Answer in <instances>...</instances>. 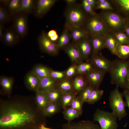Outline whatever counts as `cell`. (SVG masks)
<instances>
[{"label": "cell", "instance_id": "30", "mask_svg": "<svg viewBox=\"0 0 129 129\" xmlns=\"http://www.w3.org/2000/svg\"><path fill=\"white\" fill-rule=\"evenodd\" d=\"M117 51L119 59L127 60L129 58V45L122 44L118 42Z\"/></svg>", "mask_w": 129, "mask_h": 129}, {"label": "cell", "instance_id": "10", "mask_svg": "<svg viewBox=\"0 0 129 129\" xmlns=\"http://www.w3.org/2000/svg\"><path fill=\"white\" fill-rule=\"evenodd\" d=\"M26 14L23 13L17 16L14 20L13 27L20 38H23L27 34L28 20Z\"/></svg>", "mask_w": 129, "mask_h": 129}, {"label": "cell", "instance_id": "11", "mask_svg": "<svg viewBox=\"0 0 129 129\" xmlns=\"http://www.w3.org/2000/svg\"><path fill=\"white\" fill-rule=\"evenodd\" d=\"M105 73L94 68L90 72L85 74V78L89 85L94 89L99 88Z\"/></svg>", "mask_w": 129, "mask_h": 129}, {"label": "cell", "instance_id": "21", "mask_svg": "<svg viewBox=\"0 0 129 129\" xmlns=\"http://www.w3.org/2000/svg\"><path fill=\"white\" fill-rule=\"evenodd\" d=\"M91 39L92 47V54L97 53L106 48L104 37L98 36L91 37Z\"/></svg>", "mask_w": 129, "mask_h": 129}, {"label": "cell", "instance_id": "33", "mask_svg": "<svg viewBox=\"0 0 129 129\" xmlns=\"http://www.w3.org/2000/svg\"><path fill=\"white\" fill-rule=\"evenodd\" d=\"M103 93L102 90L99 88L94 89L87 103L90 104H94L101 99Z\"/></svg>", "mask_w": 129, "mask_h": 129}, {"label": "cell", "instance_id": "18", "mask_svg": "<svg viewBox=\"0 0 129 129\" xmlns=\"http://www.w3.org/2000/svg\"><path fill=\"white\" fill-rule=\"evenodd\" d=\"M63 48L73 63H79L83 59L75 44L70 43Z\"/></svg>", "mask_w": 129, "mask_h": 129}, {"label": "cell", "instance_id": "3", "mask_svg": "<svg viewBox=\"0 0 129 129\" xmlns=\"http://www.w3.org/2000/svg\"><path fill=\"white\" fill-rule=\"evenodd\" d=\"M118 87L116 86L111 92L109 102L112 112L117 117L119 120H120L127 115L125 108L127 106L126 102L124 101L123 94L119 91Z\"/></svg>", "mask_w": 129, "mask_h": 129}, {"label": "cell", "instance_id": "46", "mask_svg": "<svg viewBox=\"0 0 129 129\" xmlns=\"http://www.w3.org/2000/svg\"><path fill=\"white\" fill-rule=\"evenodd\" d=\"M123 94L125 97L127 106L129 109V91L126 89H125Z\"/></svg>", "mask_w": 129, "mask_h": 129}, {"label": "cell", "instance_id": "44", "mask_svg": "<svg viewBox=\"0 0 129 129\" xmlns=\"http://www.w3.org/2000/svg\"><path fill=\"white\" fill-rule=\"evenodd\" d=\"M65 73L61 71L51 70L50 76L54 79H61L65 75Z\"/></svg>", "mask_w": 129, "mask_h": 129}, {"label": "cell", "instance_id": "47", "mask_svg": "<svg viewBox=\"0 0 129 129\" xmlns=\"http://www.w3.org/2000/svg\"><path fill=\"white\" fill-rule=\"evenodd\" d=\"M86 2L91 5L93 8H95L97 4V0H85Z\"/></svg>", "mask_w": 129, "mask_h": 129}, {"label": "cell", "instance_id": "37", "mask_svg": "<svg viewBox=\"0 0 129 129\" xmlns=\"http://www.w3.org/2000/svg\"><path fill=\"white\" fill-rule=\"evenodd\" d=\"M93 89L92 87L88 85L81 92L78 97L84 102H87Z\"/></svg>", "mask_w": 129, "mask_h": 129}, {"label": "cell", "instance_id": "27", "mask_svg": "<svg viewBox=\"0 0 129 129\" xmlns=\"http://www.w3.org/2000/svg\"><path fill=\"white\" fill-rule=\"evenodd\" d=\"M51 71L48 68L41 64L36 65L31 70L40 79L50 76Z\"/></svg>", "mask_w": 129, "mask_h": 129}, {"label": "cell", "instance_id": "15", "mask_svg": "<svg viewBox=\"0 0 129 129\" xmlns=\"http://www.w3.org/2000/svg\"><path fill=\"white\" fill-rule=\"evenodd\" d=\"M69 30L73 42L75 43L82 39L88 38L89 34L85 29L81 27H74L65 25Z\"/></svg>", "mask_w": 129, "mask_h": 129}, {"label": "cell", "instance_id": "39", "mask_svg": "<svg viewBox=\"0 0 129 129\" xmlns=\"http://www.w3.org/2000/svg\"><path fill=\"white\" fill-rule=\"evenodd\" d=\"M84 103L78 97H76L72 102L70 107L82 113Z\"/></svg>", "mask_w": 129, "mask_h": 129}, {"label": "cell", "instance_id": "2", "mask_svg": "<svg viewBox=\"0 0 129 129\" xmlns=\"http://www.w3.org/2000/svg\"><path fill=\"white\" fill-rule=\"evenodd\" d=\"M128 68V60L117 59L112 61L109 72L112 84L125 89Z\"/></svg>", "mask_w": 129, "mask_h": 129}, {"label": "cell", "instance_id": "32", "mask_svg": "<svg viewBox=\"0 0 129 129\" xmlns=\"http://www.w3.org/2000/svg\"><path fill=\"white\" fill-rule=\"evenodd\" d=\"M58 89L62 93L74 91L72 83L68 80H64L60 82L58 84Z\"/></svg>", "mask_w": 129, "mask_h": 129}, {"label": "cell", "instance_id": "23", "mask_svg": "<svg viewBox=\"0 0 129 129\" xmlns=\"http://www.w3.org/2000/svg\"><path fill=\"white\" fill-rule=\"evenodd\" d=\"M77 93L75 91L62 93L59 103L63 108L70 106L72 102L76 97Z\"/></svg>", "mask_w": 129, "mask_h": 129}, {"label": "cell", "instance_id": "38", "mask_svg": "<svg viewBox=\"0 0 129 129\" xmlns=\"http://www.w3.org/2000/svg\"><path fill=\"white\" fill-rule=\"evenodd\" d=\"M106 10H112L113 8L109 2L106 0H97V3L95 8Z\"/></svg>", "mask_w": 129, "mask_h": 129}, {"label": "cell", "instance_id": "25", "mask_svg": "<svg viewBox=\"0 0 129 129\" xmlns=\"http://www.w3.org/2000/svg\"><path fill=\"white\" fill-rule=\"evenodd\" d=\"M36 92V102L39 107L43 110L49 102L46 92L39 90Z\"/></svg>", "mask_w": 129, "mask_h": 129}, {"label": "cell", "instance_id": "16", "mask_svg": "<svg viewBox=\"0 0 129 129\" xmlns=\"http://www.w3.org/2000/svg\"><path fill=\"white\" fill-rule=\"evenodd\" d=\"M41 79L31 71L25 76L24 81L27 87L29 89L36 91L38 90L40 86Z\"/></svg>", "mask_w": 129, "mask_h": 129}, {"label": "cell", "instance_id": "17", "mask_svg": "<svg viewBox=\"0 0 129 129\" xmlns=\"http://www.w3.org/2000/svg\"><path fill=\"white\" fill-rule=\"evenodd\" d=\"M20 38L13 27H10L4 32L2 41L7 45L12 46L18 43Z\"/></svg>", "mask_w": 129, "mask_h": 129}, {"label": "cell", "instance_id": "35", "mask_svg": "<svg viewBox=\"0 0 129 129\" xmlns=\"http://www.w3.org/2000/svg\"><path fill=\"white\" fill-rule=\"evenodd\" d=\"M46 92L49 102H58L62 93L59 90L55 89Z\"/></svg>", "mask_w": 129, "mask_h": 129}, {"label": "cell", "instance_id": "5", "mask_svg": "<svg viewBox=\"0 0 129 129\" xmlns=\"http://www.w3.org/2000/svg\"><path fill=\"white\" fill-rule=\"evenodd\" d=\"M109 30L115 32L124 29L127 21L118 14L111 11L103 12L101 17Z\"/></svg>", "mask_w": 129, "mask_h": 129}, {"label": "cell", "instance_id": "50", "mask_svg": "<svg viewBox=\"0 0 129 129\" xmlns=\"http://www.w3.org/2000/svg\"><path fill=\"white\" fill-rule=\"evenodd\" d=\"M129 91V59L128 60V68L126 81V88L125 89Z\"/></svg>", "mask_w": 129, "mask_h": 129}, {"label": "cell", "instance_id": "53", "mask_svg": "<svg viewBox=\"0 0 129 129\" xmlns=\"http://www.w3.org/2000/svg\"><path fill=\"white\" fill-rule=\"evenodd\" d=\"M39 128L40 129H51L46 127L43 124H41Z\"/></svg>", "mask_w": 129, "mask_h": 129}, {"label": "cell", "instance_id": "48", "mask_svg": "<svg viewBox=\"0 0 129 129\" xmlns=\"http://www.w3.org/2000/svg\"><path fill=\"white\" fill-rule=\"evenodd\" d=\"M57 34L56 31L54 30H51L49 31L47 33L48 37L49 38Z\"/></svg>", "mask_w": 129, "mask_h": 129}, {"label": "cell", "instance_id": "24", "mask_svg": "<svg viewBox=\"0 0 129 129\" xmlns=\"http://www.w3.org/2000/svg\"><path fill=\"white\" fill-rule=\"evenodd\" d=\"M36 2L33 0H21L19 12L27 14L34 12Z\"/></svg>", "mask_w": 129, "mask_h": 129}, {"label": "cell", "instance_id": "9", "mask_svg": "<svg viewBox=\"0 0 129 129\" xmlns=\"http://www.w3.org/2000/svg\"><path fill=\"white\" fill-rule=\"evenodd\" d=\"M91 61L95 68L105 73L109 72L112 61L104 56L101 52L92 54Z\"/></svg>", "mask_w": 129, "mask_h": 129}, {"label": "cell", "instance_id": "45", "mask_svg": "<svg viewBox=\"0 0 129 129\" xmlns=\"http://www.w3.org/2000/svg\"><path fill=\"white\" fill-rule=\"evenodd\" d=\"M77 67L75 65H72L67 70L65 73L66 75L68 77L73 76L77 71Z\"/></svg>", "mask_w": 129, "mask_h": 129}, {"label": "cell", "instance_id": "41", "mask_svg": "<svg viewBox=\"0 0 129 129\" xmlns=\"http://www.w3.org/2000/svg\"><path fill=\"white\" fill-rule=\"evenodd\" d=\"M10 19V14L5 8L0 6V23L4 24L9 22Z\"/></svg>", "mask_w": 129, "mask_h": 129}, {"label": "cell", "instance_id": "36", "mask_svg": "<svg viewBox=\"0 0 129 129\" xmlns=\"http://www.w3.org/2000/svg\"><path fill=\"white\" fill-rule=\"evenodd\" d=\"M94 68L91 63H82L77 66V71L78 73L85 74Z\"/></svg>", "mask_w": 129, "mask_h": 129}, {"label": "cell", "instance_id": "40", "mask_svg": "<svg viewBox=\"0 0 129 129\" xmlns=\"http://www.w3.org/2000/svg\"><path fill=\"white\" fill-rule=\"evenodd\" d=\"M114 35L118 42L122 44H127L129 37L125 33L119 32H115Z\"/></svg>", "mask_w": 129, "mask_h": 129}, {"label": "cell", "instance_id": "29", "mask_svg": "<svg viewBox=\"0 0 129 129\" xmlns=\"http://www.w3.org/2000/svg\"><path fill=\"white\" fill-rule=\"evenodd\" d=\"M60 105L58 102H49L43 110V114L46 116H50L57 113Z\"/></svg>", "mask_w": 129, "mask_h": 129}, {"label": "cell", "instance_id": "19", "mask_svg": "<svg viewBox=\"0 0 129 129\" xmlns=\"http://www.w3.org/2000/svg\"><path fill=\"white\" fill-rule=\"evenodd\" d=\"M104 39L106 48H107L112 54L118 57L117 51L118 41L114 35L108 33L105 36Z\"/></svg>", "mask_w": 129, "mask_h": 129}, {"label": "cell", "instance_id": "49", "mask_svg": "<svg viewBox=\"0 0 129 129\" xmlns=\"http://www.w3.org/2000/svg\"><path fill=\"white\" fill-rule=\"evenodd\" d=\"M4 24L0 23V40L1 41H2L4 33L3 31Z\"/></svg>", "mask_w": 129, "mask_h": 129}, {"label": "cell", "instance_id": "8", "mask_svg": "<svg viewBox=\"0 0 129 129\" xmlns=\"http://www.w3.org/2000/svg\"><path fill=\"white\" fill-rule=\"evenodd\" d=\"M38 40L40 48L42 51L52 55L58 54L59 49L56 42L51 40L44 30L42 31L38 37Z\"/></svg>", "mask_w": 129, "mask_h": 129}, {"label": "cell", "instance_id": "14", "mask_svg": "<svg viewBox=\"0 0 129 129\" xmlns=\"http://www.w3.org/2000/svg\"><path fill=\"white\" fill-rule=\"evenodd\" d=\"M83 59H87L92 53L91 40L88 38L82 39L75 43Z\"/></svg>", "mask_w": 129, "mask_h": 129}, {"label": "cell", "instance_id": "22", "mask_svg": "<svg viewBox=\"0 0 129 129\" xmlns=\"http://www.w3.org/2000/svg\"><path fill=\"white\" fill-rule=\"evenodd\" d=\"M71 39L69 31L67 28L65 27L62 33L56 42L59 48H63L69 44Z\"/></svg>", "mask_w": 129, "mask_h": 129}, {"label": "cell", "instance_id": "28", "mask_svg": "<svg viewBox=\"0 0 129 129\" xmlns=\"http://www.w3.org/2000/svg\"><path fill=\"white\" fill-rule=\"evenodd\" d=\"M88 83L85 78L81 76L76 77L72 83L74 90L76 92H81L88 86Z\"/></svg>", "mask_w": 129, "mask_h": 129}, {"label": "cell", "instance_id": "13", "mask_svg": "<svg viewBox=\"0 0 129 129\" xmlns=\"http://www.w3.org/2000/svg\"><path fill=\"white\" fill-rule=\"evenodd\" d=\"M62 129H101L98 125L91 121L82 120L63 124Z\"/></svg>", "mask_w": 129, "mask_h": 129}, {"label": "cell", "instance_id": "52", "mask_svg": "<svg viewBox=\"0 0 129 129\" xmlns=\"http://www.w3.org/2000/svg\"><path fill=\"white\" fill-rule=\"evenodd\" d=\"M124 31L125 32V34L129 38V27L126 26L124 29Z\"/></svg>", "mask_w": 129, "mask_h": 129}, {"label": "cell", "instance_id": "31", "mask_svg": "<svg viewBox=\"0 0 129 129\" xmlns=\"http://www.w3.org/2000/svg\"><path fill=\"white\" fill-rule=\"evenodd\" d=\"M12 79L9 77L2 76L0 78V85L3 89L7 92H10L12 88Z\"/></svg>", "mask_w": 129, "mask_h": 129}, {"label": "cell", "instance_id": "34", "mask_svg": "<svg viewBox=\"0 0 129 129\" xmlns=\"http://www.w3.org/2000/svg\"><path fill=\"white\" fill-rule=\"evenodd\" d=\"M21 0H10L7 5L11 14L14 15L19 12Z\"/></svg>", "mask_w": 129, "mask_h": 129}, {"label": "cell", "instance_id": "1", "mask_svg": "<svg viewBox=\"0 0 129 129\" xmlns=\"http://www.w3.org/2000/svg\"><path fill=\"white\" fill-rule=\"evenodd\" d=\"M34 119L30 110L19 105L10 104L1 111L0 127L2 129L17 128L31 123Z\"/></svg>", "mask_w": 129, "mask_h": 129}, {"label": "cell", "instance_id": "20", "mask_svg": "<svg viewBox=\"0 0 129 129\" xmlns=\"http://www.w3.org/2000/svg\"><path fill=\"white\" fill-rule=\"evenodd\" d=\"M55 80L50 76L41 79L38 90L47 92L55 89Z\"/></svg>", "mask_w": 129, "mask_h": 129}, {"label": "cell", "instance_id": "7", "mask_svg": "<svg viewBox=\"0 0 129 129\" xmlns=\"http://www.w3.org/2000/svg\"><path fill=\"white\" fill-rule=\"evenodd\" d=\"M85 29L91 37H104L110 31L101 17L98 15L92 16L88 19Z\"/></svg>", "mask_w": 129, "mask_h": 129}, {"label": "cell", "instance_id": "4", "mask_svg": "<svg viewBox=\"0 0 129 129\" xmlns=\"http://www.w3.org/2000/svg\"><path fill=\"white\" fill-rule=\"evenodd\" d=\"M117 117L112 112L97 108L94 114L93 119L97 122L101 129H117L118 127Z\"/></svg>", "mask_w": 129, "mask_h": 129}, {"label": "cell", "instance_id": "6", "mask_svg": "<svg viewBox=\"0 0 129 129\" xmlns=\"http://www.w3.org/2000/svg\"><path fill=\"white\" fill-rule=\"evenodd\" d=\"M65 25L74 27H81L85 21V16L81 7L75 5L69 6L65 13Z\"/></svg>", "mask_w": 129, "mask_h": 129}, {"label": "cell", "instance_id": "51", "mask_svg": "<svg viewBox=\"0 0 129 129\" xmlns=\"http://www.w3.org/2000/svg\"><path fill=\"white\" fill-rule=\"evenodd\" d=\"M65 1L69 6H70L75 5L77 0H65Z\"/></svg>", "mask_w": 129, "mask_h": 129}, {"label": "cell", "instance_id": "26", "mask_svg": "<svg viewBox=\"0 0 129 129\" xmlns=\"http://www.w3.org/2000/svg\"><path fill=\"white\" fill-rule=\"evenodd\" d=\"M63 114L65 119L68 122H70L75 119L79 118L82 112L78 111L69 106L64 109Z\"/></svg>", "mask_w": 129, "mask_h": 129}, {"label": "cell", "instance_id": "54", "mask_svg": "<svg viewBox=\"0 0 129 129\" xmlns=\"http://www.w3.org/2000/svg\"><path fill=\"white\" fill-rule=\"evenodd\" d=\"M126 27H129V21H127Z\"/></svg>", "mask_w": 129, "mask_h": 129}, {"label": "cell", "instance_id": "43", "mask_svg": "<svg viewBox=\"0 0 129 129\" xmlns=\"http://www.w3.org/2000/svg\"><path fill=\"white\" fill-rule=\"evenodd\" d=\"M81 5L85 11L91 16L97 15L94 11L93 8L87 4L85 0L82 1Z\"/></svg>", "mask_w": 129, "mask_h": 129}, {"label": "cell", "instance_id": "12", "mask_svg": "<svg viewBox=\"0 0 129 129\" xmlns=\"http://www.w3.org/2000/svg\"><path fill=\"white\" fill-rule=\"evenodd\" d=\"M57 1L56 0H38L36 2L34 12L35 16L41 18Z\"/></svg>", "mask_w": 129, "mask_h": 129}, {"label": "cell", "instance_id": "42", "mask_svg": "<svg viewBox=\"0 0 129 129\" xmlns=\"http://www.w3.org/2000/svg\"><path fill=\"white\" fill-rule=\"evenodd\" d=\"M115 1L125 13L129 14V0H116Z\"/></svg>", "mask_w": 129, "mask_h": 129}, {"label": "cell", "instance_id": "55", "mask_svg": "<svg viewBox=\"0 0 129 129\" xmlns=\"http://www.w3.org/2000/svg\"><path fill=\"white\" fill-rule=\"evenodd\" d=\"M127 44L129 45V38L128 39Z\"/></svg>", "mask_w": 129, "mask_h": 129}]
</instances>
